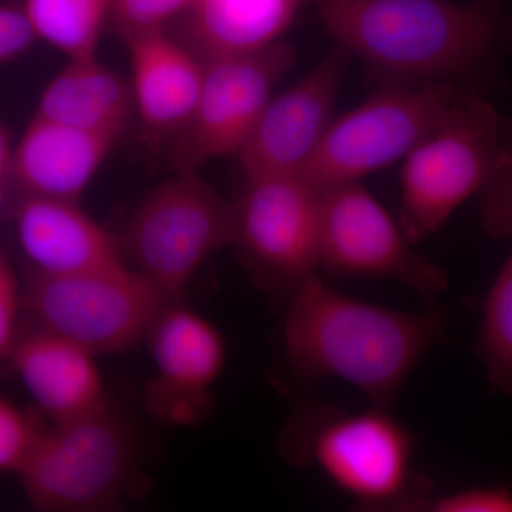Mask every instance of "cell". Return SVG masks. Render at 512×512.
<instances>
[{
	"mask_svg": "<svg viewBox=\"0 0 512 512\" xmlns=\"http://www.w3.org/2000/svg\"><path fill=\"white\" fill-rule=\"evenodd\" d=\"M447 328L443 309L384 308L345 295L316 275L289 295L282 338L286 362L306 382L342 380L369 404L392 409Z\"/></svg>",
	"mask_w": 512,
	"mask_h": 512,
	"instance_id": "6da1fadb",
	"label": "cell"
},
{
	"mask_svg": "<svg viewBox=\"0 0 512 512\" xmlns=\"http://www.w3.org/2000/svg\"><path fill=\"white\" fill-rule=\"evenodd\" d=\"M335 43L389 76L454 82L500 49L503 0H313Z\"/></svg>",
	"mask_w": 512,
	"mask_h": 512,
	"instance_id": "7a4b0ae2",
	"label": "cell"
},
{
	"mask_svg": "<svg viewBox=\"0 0 512 512\" xmlns=\"http://www.w3.org/2000/svg\"><path fill=\"white\" fill-rule=\"evenodd\" d=\"M281 450L295 466L315 467L363 510H426L430 481L414 463L412 431L389 407L342 409L303 404L289 419Z\"/></svg>",
	"mask_w": 512,
	"mask_h": 512,
	"instance_id": "3957f363",
	"label": "cell"
},
{
	"mask_svg": "<svg viewBox=\"0 0 512 512\" xmlns=\"http://www.w3.org/2000/svg\"><path fill=\"white\" fill-rule=\"evenodd\" d=\"M512 154V117L467 90L403 160L400 227L413 245L437 231L507 164Z\"/></svg>",
	"mask_w": 512,
	"mask_h": 512,
	"instance_id": "277c9868",
	"label": "cell"
},
{
	"mask_svg": "<svg viewBox=\"0 0 512 512\" xmlns=\"http://www.w3.org/2000/svg\"><path fill=\"white\" fill-rule=\"evenodd\" d=\"M136 473L133 431L111 406L43 427L18 476L43 512L113 510Z\"/></svg>",
	"mask_w": 512,
	"mask_h": 512,
	"instance_id": "5b68a950",
	"label": "cell"
},
{
	"mask_svg": "<svg viewBox=\"0 0 512 512\" xmlns=\"http://www.w3.org/2000/svg\"><path fill=\"white\" fill-rule=\"evenodd\" d=\"M235 228V204L200 171H178L138 205L119 244L128 266L183 299L204 262L234 245Z\"/></svg>",
	"mask_w": 512,
	"mask_h": 512,
	"instance_id": "8992f818",
	"label": "cell"
},
{
	"mask_svg": "<svg viewBox=\"0 0 512 512\" xmlns=\"http://www.w3.org/2000/svg\"><path fill=\"white\" fill-rule=\"evenodd\" d=\"M22 292L37 328L96 356L143 342L164 309L181 301L128 265L73 275L32 271Z\"/></svg>",
	"mask_w": 512,
	"mask_h": 512,
	"instance_id": "52a82bcc",
	"label": "cell"
},
{
	"mask_svg": "<svg viewBox=\"0 0 512 512\" xmlns=\"http://www.w3.org/2000/svg\"><path fill=\"white\" fill-rule=\"evenodd\" d=\"M453 82L386 90L333 119L302 177L319 191L362 181L409 156L457 96Z\"/></svg>",
	"mask_w": 512,
	"mask_h": 512,
	"instance_id": "ba28073f",
	"label": "cell"
},
{
	"mask_svg": "<svg viewBox=\"0 0 512 512\" xmlns=\"http://www.w3.org/2000/svg\"><path fill=\"white\" fill-rule=\"evenodd\" d=\"M413 247L400 222L360 181L320 191L319 272L396 282L434 301L447 291L448 276Z\"/></svg>",
	"mask_w": 512,
	"mask_h": 512,
	"instance_id": "9c48e42d",
	"label": "cell"
},
{
	"mask_svg": "<svg viewBox=\"0 0 512 512\" xmlns=\"http://www.w3.org/2000/svg\"><path fill=\"white\" fill-rule=\"evenodd\" d=\"M295 47L281 42L245 55L204 63L201 90L190 119L173 137L171 164L200 171L214 158L238 154L274 87L295 63Z\"/></svg>",
	"mask_w": 512,
	"mask_h": 512,
	"instance_id": "30bf717a",
	"label": "cell"
},
{
	"mask_svg": "<svg viewBox=\"0 0 512 512\" xmlns=\"http://www.w3.org/2000/svg\"><path fill=\"white\" fill-rule=\"evenodd\" d=\"M320 191L299 174L247 181L234 245L262 285L291 295L319 275Z\"/></svg>",
	"mask_w": 512,
	"mask_h": 512,
	"instance_id": "8fae6325",
	"label": "cell"
},
{
	"mask_svg": "<svg viewBox=\"0 0 512 512\" xmlns=\"http://www.w3.org/2000/svg\"><path fill=\"white\" fill-rule=\"evenodd\" d=\"M146 342L154 363L144 393L148 413L165 426L201 423L211 412L212 390L227 365L221 330L183 301H175L158 316Z\"/></svg>",
	"mask_w": 512,
	"mask_h": 512,
	"instance_id": "7c38bea8",
	"label": "cell"
},
{
	"mask_svg": "<svg viewBox=\"0 0 512 512\" xmlns=\"http://www.w3.org/2000/svg\"><path fill=\"white\" fill-rule=\"evenodd\" d=\"M350 57L335 43L298 83L271 97L237 154L247 181L302 174L335 119Z\"/></svg>",
	"mask_w": 512,
	"mask_h": 512,
	"instance_id": "4fadbf2b",
	"label": "cell"
},
{
	"mask_svg": "<svg viewBox=\"0 0 512 512\" xmlns=\"http://www.w3.org/2000/svg\"><path fill=\"white\" fill-rule=\"evenodd\" d=\"M16 235L33 271L73 275L127 265L119 238L90 217L79 201L23 194Z\"/></svg>",
	"mask_w": 512,
	"mask_h": 512,
	"instance_id": "5bb4252c",
	"label": "cell"
},
{
	"mask_svg": "<svg viewBox=\"0 0 512 512\" xmlns=\"http://www.w3.org/2000/svg\"><path fill=\"white\" fill-rule=\"evenodd\" d=\"M8 359L52 423L79 419L110 406L96 355L72 340L36 328L16 339Z\"/></svg>",
	"mask_w": 512,
	"mask_h": 512,
	"instance_id": "9a60e30c",
	"label": "cell"
},
{
	"mask_svg": "<svg viewBox=\"0 0 512 512\" xmlns=\"http://www.w3.org/2000/svg\"><path fill=\"white\" fill-rule=\"evenodd\" d=\"M119 141L35 114L10 153L9 174L25 195L79 201Z\"/></svg>",
	"mask_w": 512,
	"mask_h": 512,
	"instance_id": "2e32d148",
	"label": "cell"
},
{
	"mask_svg": "<svg viewBox=\"0 0 512 512\" xmlns=\"http://www.w3.org/2000/svg\"><path fill=\"white\" fill-rule=\"evenodd\" d=\"M131 92L144 128L174 137L190 119L200 94L204 63L167 29L127 37Z\"/></svg>",
	"mask_w": 512,
	"mask_h": 512,
	"instance_id": "e0dca14e",
	"label": "cell"
},
{
	"mask_svg": "<svg viewBox=\"0 0 512 512\" xmlns=\"http://www.w3.org/2000/svg\"><path fill=\"white\" fill-rule=\"evenodd\" d=\"M302 0H192L174 20L181 45L201 62L281 42Z\"/></svg>",
	"mask_w": 512,
	"mask_h": 512,
	"instance_id": "ac0fdd59",
	"label": "cell"
},
{
	"mask_svg": "<svg viewBox=\"0 0 512 512\" xmlns=\"http://www.w3.org/2000/svg\"><path fill=\"white\" fill-rule=\"evenodd\" d=\"M134 109L130 84L92 57L69 60L43 90L35 114L120 140Z\"/></svg>",
	"mask_w": 512,
	"mask_h": 512,
	"instance_id": "d6986e66",
	"label": "cell"
},
{
	"mask_svg": "<svg viewBox=\"0 0 512 512\" xmlns=\"http://www.w3.org/2000/svg\"><path fill=\"white\" fill-rule=\"evenodd\" d=\"M37 40L69 60L97 57L101 33L110 20V0H23Z\"/></svg>",
	"mask_w": 512,
	"mask_h": 512,
	"instance_id": "ffe728a7",
	"label": "cell"
},
{
	"mask_svg": "<svg viewBox=\"0 0 512 512\" xmlns=\"http://www.w3.org/2000/svg\"><path fill=\"white\" fill-rule=\"evenodd\" d=\"M476 352L491 392L512 403V249L485 293Z\"/></svg>",
	"mask_w": 512,
	"mask_h": 512,
	"instance_id": "44dd1931",
	"label": "cell"
},
{
	"mask_svg": "<svg viewBox=\"0 0 512 512\" xmlns=\"http://www.w3.org/2000/svg\"><path fill=\"white\" fill-rule=\"evenodd\" d=\"M192 0H110V20L124 39L165 29Z\"/></svg>",
	"mask_w": 512,
	"mask_h": 512,
	"instance_id": "7402d4cb",
	"label": "cell"
},
{
	"mask_svg": "<svg viewBox=\"0 0 512 512\" xmlns=\"http://www.w3.org/2000/svg\"><path fill=\"white\" fill-rule=\"evenodd\" d=\"M43 427L0 394V473L16 474Z\"/></svg>",
	"mask_w": 512,
	"mask_h": 512,
	"instance_id": "603a6c76",
	"label": "cell"
},
{
	"mask_svg": "<svg viewBox=\"0 0 512 512\" xmlns=\"http://www.w3.org/2000/svg\"><path fill=\"white\" fill-rule=\"evenodd\" d=\"M481 228L488 237L512 239V154L478 195Z\"/></svg>",
	"mask_w": 512,
	"mask_h": 512,
	"instance_id": "cb8c5ba5",
	"label": "cell"
},
{
	"mask_svg": "<svg viewBox=\"0 0 512 512\" xmlns=\"http://www.w3.org/2000/svg\"><path fill=\"white\" fill-rule=\"evenodd\" d=\"M426 510L434 512H512V488L478 485L431 497Z\"/></svg>",
	"mask_w": 512,
	"mask_h": 512,
	"instance_id": "d4e9b609",
	"label": "cell"
},
{
	"mask_svg": "<svg viewBox=\"0 0 512 512\" xmlns=\"http://www.w3.org/2000/svg\"><path fill=\"white\" fill-rule=\"evenodd\" d=\"M22 303L23 292L18 276L5 249L0 245V360L9 357L10 350L18 339L16 322Z\"/></svg>",
	"mask_w": 512,
	"mask_h": 512,
	"instance_id": "484cf974",
	"label": "cell"
},
{
	"mask_svg": "<svg viewBox=\"0 0 512 512\" xmlns=\"http://www.w3.org/2000/svg\"><path fill=\"white\" fill-rule=\"evenodd\" d=\"M36 40L22 5L0 3V66L28 52Z\"/></svg>",
	"mask_w": 512,
	"mask_h": 512,
	"instance_id": "4316f807",
	"label": "cell"
},
{
	"mask_svg": "<svg viewBox=\"0 0 512 512\" xmlns=\"http://www.w3.org/2000/svg\"><path fill=\"white\" fill-rule=\"evenodd\" d=\"M10 153L8 137L0 128V211H2L3 187H5L6 175L9 174Z\"/></svg>",
	"mask_w": 512,
	"mask_h": 512,
	"instance_id": "83f0119b",
	"label": "cell"
}]
</instances>
